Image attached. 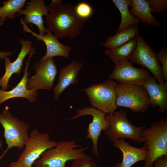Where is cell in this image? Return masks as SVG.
Masks as SVG:
<instances>
[{
    "mask_svg": "<svg viewBox=\"0 0 167 167\" xmlns=\"http://www.w3.org/2000/svg\"><path fill=\"white\" fill-rule=\"evenodd\" d=\"M87 19L81 18L76 14L75 6L71 4L61 3L49 9L45 22L48 28L58 38H74Z\"/></svg>",
    "mask_w": 167,
    "mask_h": 167,
    "instance_id": "cell-1",
    "label": "cell"
},
{
    "mask_svg": "<svg viewBox=\"0 0 167 167\" xmlns=\"http://www.w3.org/2000/svg\"><path fill=\"white\" fill-rule=\"evenodd\" d=\"M81 146L74 140H59L55 146L43 152L33 165L34 167H68L66 165L67 161L82 159L88 156L85 151L89 147L79 148Z\"/></svg>",
    "mask_w": 167,
    "mask_h": 167,
    "instance_id": "cell-2",
    "label": "cell"
},
{
    "mask_svg": "<svg viewBox=\"0 0 167 167\" xmlns=\"http://www.w3.org/2000/svg\"><path fill=\"white\" fill-rule=\"evenodd\" d=\"M142 147L147 151L144 167L152 166L155 161L163 155L167 156V120L163 118L144 129L142 133Z\"/></svg>",
    "mask_w": 167,
    "mask_h": 167,
    "instance_id": "cell-3",
    "label": "cell"
},
{
    "mask_svg": "<svg viewBox=\"0 0 167 167\" xmlns=\"http://www.w3.org/2000/svg\"><path fill=\"white\" fill-rule=\"evenodd\" d=\"M105 119L109 126L105 133L111 141L123 139H131L138 143L143 142L141 135L145 127L133 125L127 119L124 110L120 109L113 113L108 114Z\"/></svg>",
    "mask_w": 167,
    "mask_h": 167,
    "instance_id": "cell-4",
    "label": "cell"
},
{
    "mask_svg": "<svg viewBox=\"0 0 167 167\" xmlns=\"http://www.w3.org/2000/svg\"><path fill=\"white\" fill-rule=\"evenodd\" d=\"M0 123L3 127L4 136L7 145L6 150L0 156L3 158L11 148L15 147L22 149L24 148L25 143L29 136V126L13 116L7 106L0 113Z\"/></svg>",
    "mask_w": 167,
    "mask_h": 167,
    "instance_id": "cell-5",
    "label": "cell"
},
{
    "mask_svg": "<svg viewBox=\"0 0 167 167\" xmlns=\"http://www.w3.org/2000/svg\"><path fill=\"white\" fill-rule=\"evenodd\" d=\"M117 82L109 79L102 83L94 84L83 88L88 98L92 107L109 114L113 113L116 105Z\"/></svg>",
    "mask_w": 167,
    "mask_h": 167,
    "instance_id": "cell-6",
    "label": "cell"
},
{
    "mask_svg": "<svg viewBox=\"0 0 167 167\" xmlns=\"http://www.w3.org/2000/svg\"><path fill=\"white\" fill-rule=\"evenodd\" d=\"M116 105L130 109L135 113H143L150 106L149 96L143 85L117 83Z\"/></svg>",
    "mask_w": 167,
    "mask_h": 167,
    "instance_id": "cell-7",
    "label": "cell"
},
{
    "mask_svg": "<svg viewBox=\"0 0 167 167\" xmlns=\"http://www.w3.org/2000/svg\"><path fill=\"white\" fill-rule=\"evenodd\" d=\"M57 142L50 139L47 133L32 130L24 144V150L18 160L26 167H32L34 163L47 150L56 146Z\"/></svg>",
    "mask_w": 167,
    "mask_h": 167,
    "instance_id": "cell-8",
    "label": "cell"
},
{
    "mask_svg": "<svg viewBox=\"0 0 167 167\" xmlns=\"http://www.w3.org/2000/svg\"><path fill=\"white\" fill-rule=\"evenodd\" d=\"M137 39L136 47L128 60L133 63L146 67L152 72L159 83H164L161 66L156 53L147 44L143 37L138 35Z\"/></svg>",
    "mask_w": 167,
    "mask_h": 167,
    "instance_id": "cell-9",
    "label": "cell"
},
{
    "mask_svg": "<svg viewBox=\"0 0 167 167\" xmlns=\"http://www.w3.org/2000/svg\"><path fill=\"white\" fill-rule=\"evenodd\" d=\"M35 75L28 78L27 87L29 90H51L57 74L54 58L40 60L34 63Z\"/></svg>",
    "mask_w": 167,
    "mask_h": 167,
    "instance_id": "cell-10",
    "label": "cell"
},
{
    "mask_svg": "<svg viewBox=\"0 0 167 167\" xmlns=\"http://www.w3.org/2000/svg\"><path fill=\"white\" fill-rule=\"evenodd\" d=\"M76 114L69 119L73 120L85 115L92 116V120L88 125L87 129L88 133L86 138H89L92 143V152L96 157L99 156L98 148V142L102 131H105L109 126V123L105 119V113L92 107H86L78 109Z\"/></svg>",
    "mask_w": 167,
    "mask_h": 167,
    "instance_id": "cell-11",
    "label": "cell"
},
{
    "mask_svg": "<svg viewBox=\"0 0 167 167\" xmlns=\"http://www.w3.org/2000/svg\"><path fill=\"white\" fill-rule=\"evenodd\" d=\"M151 76L143 67L136 68L128 59L120 61L115 64L114 69L109 76L118 83L143 85L146 80Z\"/></svg>",
    "mask_w": 167,
    "mask_h": 167,
    "instance_id": "cell-12",
    "label": "cell"
},
{
    "mask_svg": "<svg viewBox=\"0 0 167 167\" xmlns=\"http://www.w3.org/2000/svg\"><path fill=\"white\" fill-rule=\"evenodd\" d=\"M20 22L24 32L30 33L36 40L43 41L45 45L46 53L40 60H45L56 56H61L67 58L69 57L71 48L59 42L58 38L53 35L48 28H46V34L42 35L35 33L30 29L24 23L22 18L20 19Z\"/></svg>",
    "mask_w": 167,
    "mask_h": 167,
    "instance_id": "cell-13",
    "label": "cell"
},
{
    "mask_svg": "<svg viewBox=\"0 0 167 167\" xmlns=\"http://www.w3.org/2000/svg\"><path fill=\"white\" fill-rule=\"evenodd\" d=\"M36 53V48L32 47L29 53L24 71V75L18 84L11 90L9 91L0 90V105L8 100L16 97L26 98L30 102H33L36 100L38 93L37 91L29 90L27 87L28 77L30 73L28 71L31 57Z\"/></svg>",
    "mask_w": 167,
    "mask_h": 167,
    "instance_id": "cell-14",
    "label": "cell"
},
{
    "mask_svg": "<svg viewBox=\"0 0 167 167\" xmlns=\"http://www.w3.org/2000/svg\"><path fill=\"white\" fill-rule=\"evenodd\" d=\"M27 6L17 14V16L24 15L23 21L26 25L32 24L38 29L40 34L45 35L46 28H45L43 16L47 15L49 13L48 6L45 5L44 0H32L27 3Z\"/></svg>",
    "mask_w": 167,
    "mask_h": 167,
    "instance_id": "cell-15",
    "label": "cell"
},
{
    "mask_svg": "<svg viewBox=\"0 0 167 167\" xmlns=\"http://www.w3.org/2000/svg\"><path fill=\"white\" fill-rule=\"evenodd\" d=\"M19 41L22 47L16 59L13 62H11L10 59L8 57L4 59L5 71L4 75L0 79V86L2 87L1 90L3 91H6L11 86L8 84L13 74L20 75L24 60L26 56L30 53L32 48V41L22 38L20 39Z\"/></svg>",
    "mask_w": 167,
    "mask_h": 167,
    "instance_id": "cell-16",
    "label": "cell"
},
{
    "mask_svg": "<svg viewBox=\"0 0 167 167\" xmlns=\"http://www.w3.org/2000/svg\"><path fill=\"white\" fill-rule=\"evenodd\" d=\"M83 66V63L77 60L72 61L59 71V80L54 87V99L57 101L61 94L68 86L78 82L77 75Z\"/></svg>",
    "mask_w": 167,
    "mask_h": 167,
    "instance_id": "cell-17",
    "label": "cell"
},
{
    "mask_svg": "<svg viewBox=\"0 0 167 167\" xmlns=\"http://www.w3.org/2000/svg\"><path fill=\"white\" fill-rule=\"evenodd\" d=\"M113 146L119 148L122 152V161H118L114 167H131L136 162L145 161L147 151L143 147H135L130 145L129 142H126L124 139H121L113 142Z\"/></svg>",
    "mask_w": 167,
    "mask_h": 167,
    "instance_id": "cell-18",
    "label": "cell"
},
{
    "mask_svg": "<svg viewBox=\"0 0 167 167\" xmlns=\"http://www.w3.org/2000/svg\"><path fill=\"white\" fill-rule=\"evenodd\" d=\"M149 96L150 105L159 107L158 111L162 113L167 110V83L158 84L153 76H151L143 85Z\"/></svg>",
    "mask_w": 167,
    "mask_h": 167,
    "instance_id": "cell-19",
    "label": "cell"
},
{
    "mask_svg": "<svg viewBox=\"0 0 167 167\" xmlns=\"http://www.w3.org/2000/svg\"><path fill=\"white\" fill-rule=\"evenodd\" d=\"M130 7L131 14L144 24L157 27L160 25L156 17L152 15L151 8L147 0H132Z\"/></svg>",
    "mask_w": 167,
    "mask_h": 167,
    "instance_id": "cell-20",
    "label": "cell"
},
{
    "mask_svg": "<svg viewBox=\"0 0 167 167\" xmlns=\"http://www.w3.org/2000/svg\"><path fill=\"white\" fill-rule=\"evenodd\" d=\"M137 24L129 26L107 38L101 45L107 49L113 48L123 45L139 35Z\"/></svg>",
    "mask_w": 167,
    "mask_h": 167,
    "instance_id": "cell-21",
    "label": "cell"
},
{
    "mask_svg": "<svg viewBox=\"0 0 167 167\" xmlns=\"http://www.w3.org/2000/svg\"><path fill=\"white\" fill-rule=\"evenodd\" d=\"M137 37L118 47L106 49L104 51L105 54L115 64L121 61L128 59L136 47Z\"/></svg>",
    "mask_w": 167,
    "mask_h": 167,
    "instance_id": "cell-22",
    "label": "cell"
},
{
    "mask_svg": "<svg viewBox=\"0 0 167 167\" xmlns=\"http://www.w3.org/2000/svg\"><path fill=\"white\" fill-rule=\"evenodd\" d=\"M113 2L120 12L121 20L117 32L131 25L137 24L140 22L138 18L133 16L129 10L132 0H113Z\"/></svg>",
    "mask_w": 167,
    "mask_h": 167,
    "instance_id": "cell-23",
    "label": "cell"
},
{
    "mask_svg": "<svg viewBox=\"0 0 167 167\" xmlns=\"http://www.w3.org/2000/svg\"><path fill=\"white\" fill-rule=\"evenodd\" d=\"M26 0H8L3 2L0 6V27H1L7 18L14 19L17 14L22 10Z\"/></svg>",
    "mask_w": 167,
    "mask_h": 167,
    "instance_id": "cell-24",
    "label": "cell"
},
{
    "mask_svg": "<svg viewBox=\"0 0 167 167\" xmlns=\"http://www.w3.org/2000/svg\"><path fill=\"white\" fill-rule=\"evenodd\" d=\"M75 12L78 16L83 19H87L92 15L93 9L88 3L82 2L75 6Z\"/></svg>",
    "mask_w": 167,
    "mask_h": 167,
    "instance_id": "cell-25",
    "label": "cell"
},
{
    "mask_svg": "<svg viewBox=\"0 0 167 167\" xmlns=\"http://www.w3.org/2000/svg\"><path fill=\"white\" fill-rule=\"evenodd\" d=\"M69 167H98L91 156L73 160Z\"/></svg>",
    "mask_w": 167,
    "mask_h": 167,
    "instance_id": "cell-26",
    "label": "cell"
},
{
    "mask_svg": "<svg viewBox=\"0 0 167 167\" xmlns=\"http://www.w3.org/2000/svg\"><path fill=\"white\" fill-rule=\"evenodd\" d=\"M158 60L162 65L161 66L163 78L167 83V50L166 48H163L158 53H156Z\"/></svg>",
    "mask_w": 167,
    "mask_h": 167,
    "instance_id": "cell-27",
    "label": "cell"
},
{
    "mask_svg": "<svg viewBox=\"0 0 167 167\" xmlns=\"http://www.w3.org/2000/svg\"><path fill=\"white\" fill-rule=\"evenodd\" d=\"M149 4L152 13H161L167 9V0H147Z\"/></svg>",
    "mask_w": 167,
    "mask_h": 167,
    "instance_id": "cell-28",
    "label": "cell"
},
{
    "mask_svg": "<svg viewBox=\"0 0 167 167\" xmlns=\"http://www.w3.org/2000/svg\"><path fill=\"white\" fill-rule=\"evenodd\" d=\"M150 167H167V156H162L157 158Z\"/></svg>",
    "mask_w": 167,
    "mask_h": 167,
    "instance_id": "cell-29",
    "label": "cell"
},
{
    "mask_svg": "<svg viewBox=\"0 0 167 167\" xmlns=\"http://www.w3.org/2000/svg\"><path fill=\"white\" fill-rule=\"evenodd\" d=\"M7 167H26L20 161L17 160L16 161L11 163Z\"/></svg>",
    "mask_w": 167,
    "mask_h": 167,
    "instance_id": "cell-30",
    "label": "cell"
},
{
    "mask_svg": "<svg viewBox=\"0 0 167 167\" xmlns=\"http://www.w3.org/2000/svg\"><path fill=\"white\" fill-rule=\"evenodd\" d=\"M12 52L10 51H0V59H4L6 58L12 56Z\"/></svg>",
    "mask_w": 167,
    "mask_h": 167,
    "instance_id": "cell-31",
    "label": "cell"
},
{
    "mask_svg": "<svg viewBox=\"0 0 167 167\" xmlns=\"http://www.w3.org/2000/svg\"><path fill=\"white\" fill-rule=\"evenodd\" d=\"M62 1L61 0H52L49 5L48 6V9H49L61 3Z\"/></svg>",
    "mask_w": 167,
    "mask_h": 167,
    "instance_id": "cell-32",
    "label": "cell"
},
{
    "mask_svg": "<svg viewBox=\"0 0 167 167\" xmlns=\"http://www.w3.org/2000/svg\"><path fill=\"white\" fill-rule=\"evenodd\" d=\"M2 140L0 139V149H1V148L2 147ZM2 159V158L0 156V161H1Z\"/></svg>",
    "mask_w": 167,
    "mask_h": 167,
    "instance_id": "cell-33",
    "label": "cell"
},
{
    "mask_svg": "<svg viewBox=\"0 0 167 167\" xmlns=\"http://www.w3.org/2000/svg\"><path fill=\"white\" fill-rule=\"evenodd\" d=\"M0 64H1V59H0Z\"/></svg>",
    "mask_w": 167,
    "mask_h": 167,
    "instance_id": "cell-34",
    "label": "cell"
},
{
    "mask_svg": "<svg viewBox=\"0 0 167 167\" xmlns=\"http://www.w3.org/2000/svg\"><path fill=\"white\" fill-rule=\"evenodd\" d=\"M1 161H0V162Z\"/></svg>",
    "mask_w": 167,
    "mask_h": 167,
    "instance_id": "cell-35",
    "label": "cell"
}]
</instances>
